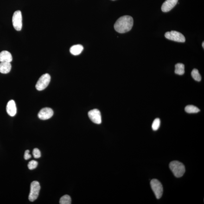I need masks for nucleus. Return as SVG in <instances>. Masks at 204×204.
<instances>
[{"mask_svg":"<svg viewBox=\"0 0 204 204\" xmlns=\"http://www.w3.org/2000/svg\"><path fill=\"white\" fill-rule=\"evenodd\" d=\"M33 154L35 158H40L41 156V153L40 150L38 148H35L33 151Z\"/></svg>","mask_w":204,"mask_h":204,"instance_id":"412c9836","label":"nucleus"},{"mask_svg":"<svg viewBox=\"0 0 204 204\" xmlns=\"http://www.w3.org/2000/svg\"><path fill=\"white\" fill-rule=\"evenodd\" d=\"M89 118L93 123L100 124L102 122L101 114L100 111L97 109L91 110L88 113Z\"/></svg>","mask_w":204,"mask_h":204,"instance_id":"6e6552de","label":"nucleus"},{"mask_svg":"<svg viewBox=\"0 0 204 204\" xmlns=\"http://www.w3.org/2000/svg\"><path fill=\"white\" fill-rule=\"evenodd\" d=\"M84 47L80 44L74 45L70 48V53L73 55H78L80 54L83 50Z\"/></svg>","mask_w":204,"mask_h":204,"instance_id":"4468645a","label":"nucleus"},{"mask_svg":"<svg viewBox=\"0 0 204 204\" xmlns=\"http://www.w3.org/2000/svg\"><path fill=\"white\" fill-rule=\"evenodd\" d=\"M169 168L176 177H181L185 172V166L178 161H174L170 162Z\"/></svg>","mask_w":204,"mask_h":204,"instance_id":"f03ea898","label":"nucleus"},{"mask_svg":"<svg viewBox=\"0 0 204 204\" xmlns=\"http://www.w3.org/2000/svg\"><path fill=\"white\" fill-rule=\"evenodd\" d=\"M150 186L156 199L161 198L163 193V187L160 182L156 179H153L150 181Z\"/></svg>","mask_w":204,"mask_h":204,"instance_id":"39448f33","label":"nucleus"},{"mask_svg":"<svg viewBox=\"0 0 204 204\" xmlns=\"http://www.w3.org/2000/svg\"><path fill=\"white\" fill-rule=\"evenodd\" d=\"M41 187L38 181H33L31 184L30 191L28 199L30 201H34L37 199L40 193Z\"/></svg>","mask_w":204,"mask_h":204,"instance_id":"7ed1b4c3","label":"nucleus"},{"mask_svg":"<svg viewBox=\"0 0 204 204\" xmlns=\"http://www.w3.org/2000/svg\"><path fill=\"white\" fill-rule=\"evenodd\" d=\"M192 76L193 77V79L196 81H201V77L200 73H199V71L197 69H194L191 72Z\"/></svg>","mask_w":204,"mask_h":204,"instance_id":"f3484780","label":"nucleus"},{"mask_svg":"<svg viewBox=\"0 0 204 204\" xmlns=\"http://www.w3.org/2000/svg\"><path fill=\"white\" fill-rule=\"evenodd\" d=\"M71 199L70 196L66 195L63 196L60 199V204H71Z\"/></svg>","mask_w":204,"mask_h":204,"instance_id":"a211bd4d","label":"nucleus"},{"mask_svg":"<svg viewBox=\"0 0 204 204\" xmlns=\"http://www.w3.org/2000/svg\"><path fill=\"white\" fill-rule=\"evenodd\" d=\"M133 24V19L131 16H124L117 20L114 25V28L118 33L124 34L131 30Z\"/></svg>","mask_w":204,"mask_h":204,"instance_id":"f257e3e1","label":"nucleus"},{"mask_svg":"<svg viewBox=\"0 0 204 204\" xmlns=\"http://www.w3.org/2000/svg\"><path fill=\"white\" fill-rule=\"evenodd\" d=\"M50 80L51 77L49 74L46 73L43 74L38 80L36 85V89L39 91L45 89L49 85Z\"/></svg>","mask_w":204,"mask_h":204,"instance_id":"20e7f679","label":"nucleus"},{"mask_svg":"<svg viewBox=\"0 0 204 204\" xmlns=\"http://www.w3.org/2000/svg\"><path fill=\"white\" fill-rule=\"evenodd\" d=\"M13 26L16 30L20 31L22 27V13L19 10L16 11L14 13L12 17Z\"/></svg>","mask_w":204,"mask_h":204,"instance_id":"0eeeda50","label":"nucleus"},{"mask_svg":"<svg viewBox=\"0 0 204 204\" xmlns=\"http://www.w3.org/2000/svg\"><path fill=\"white\" fill-rule=\"evenodd\" d=\"M53 111L50 108L46 107L43 108L38 114V117L41 120H47L50 119L53 116Z\"/></svg>","mask_w":204,"mask_h":204,"instance_id":"1a4fd4ad","label":"nucleus"},{"mask_svg":"<svg viewBox=\"0 0 204 204\" xmlns=\"http://www.w3.org/2000/svg\"><path fill=\"white\" fill-rule=\"evenodd\" d=\"M165 37L168 40L177 42H184L186 41L183 34L175 31L167 32L165 34Z\"/></svg>","mask_w":204,"mask_h":204,"instance_id":"423d86ee","label":"nucleus"},{"mask_svg":"<svg viewBox=\"0 0 204 204\" xmlns=\"http://www.w3.org/2000/svg\"><path fill=\"white\" fill-rule=\"evenodd\" d=\"M160 120L159 118H156L153 122L152 127L153 130L156 131L160 127Z\"/></svg>","mask_w":204,"mask_h":204,"instance_id":"6ab92c4d","label":"nucleus"},{"mask_svg":"<svg viewBox=\"0 0 204 204\" xmlns=\"http://www.w3.org/2000/svg\"><path fill=\"white\" fill-rule=\"evenodd\" d=\"M185 111L187 113H194L199 112L200 110L198 107L193 105H188L186 107Z\"/></svg>","mask_w":204,"mask_h":204,"instance_id":"dca6fc26","label":"nucleus"},{"mask_svg":"<svg viewBox=\"0 0 204 204\" xmlns=\"http://www.w3.org/2000/svg\"><path fill=\"white\" fill-rule=\"evenodd\" d=\"M30 151L29 150H26L25 152L24 155V158L25 160H28L30 158L32 157L31 155L29 154Z\"/></svg>","mask_w":204,"mask_h":204,"instance_id":"4be33fe9","label":"nucleus"},{"mask_svg":"<svg viewBox=\"0 0 204 204\" xmlns=\"http://www.w3.org/2000/svg\"><path fill=\"white\" fill-rule=\"evenodd\" d=\"M38 165V162L37 161L34 160L31 161L29 162L28 164V169L30 170H33L36 168Z\"/></svg>","mask_w":204,"mask_h":204,"instance_id":"aec40b11","label":"nucleus"},{"mask_svg":"<svg viewBox=\"0 0 204 204\" xmlns=\"http://www.w3.org/2000/svg\"><path fill=\"white\" fill-rule=\"evenodd\" d=\"M13 58L11 54L7 51H2L0 53V62H11L12 61Z\"/></svg>","mask_w":204,"mask_h":204,"instance_id":"f8f14e48","label":"nucleus"},{"mask_svg":"<svg viewBox=\"0 0 204 204\" xmlns=\"http://www.w3.org/2000/svg\"><path fill=\"white\" fill-rule=\"evenodd\" d=\"M6 111L8 114L11 117H14L17 113V108L16 103L13 100L9 101L7 104Z\"/></svg>","mask_w":204,"mask_h":204,"instance_id":"9b49d317","label":"nucleus"},{"mask_svg":"<svg viewBox=\"0 0 204 204\" xmlns=\"http://www.w3.org/2000/svg\"><path fill=\"white\" fill-rule=\"evenodd\" d=\"M175 73L178 75H183L185 73V65L182 63H178L175 66Z\"/></svg>","mask_w":204,"mask_h":204,"instance_id":"2eb2a0df","label":"nucleus"},{"mask_svg":"<svg viewBox=\"0 0 204 204\" xmlns=\"http://www.w3.org/2000/svg\"><path fill=\"white\" fill-rule=\"evenodd\" d=\"M11 65L10 62H1L0 63V72L3 74H7L10 72Z\"/></svg>","mask_w":204,"mask_h":204,"instance_id":"ddd939ff","label":"nucleus"},{"mask_svg":"<svg viewBox=\"0 0 204 204\" xmlns=\"http://www.w3.org/2000/svg\"><path fill=\"white\" fill-rule=\"evenodd\" d=\"M202 47H203V48H204V42H203L202 43Z\"/></svg>","mask_w":204,"mask_h":204,"instance_id":"5701e85b","label":"nucleus"},{"mask_svg":"<svg viewBox=\"0 0 204 204\" xmlns=\"http://www.w3.org/2000/svg\"><path fill=\"white\" fill-rule=\"evenodd\" d=\"M178 0H166L164 2L162 7V10L164 12L170 11L177 4Z\"/></svg>","mask_w":204,"mask_h":204,"instance_id":"9d476101","label":"nucleus"}]
</instances>
